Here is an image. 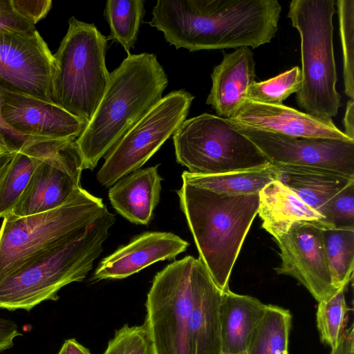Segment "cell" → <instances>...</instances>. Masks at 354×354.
Segmentation results:
<instances>
[{
    "mask_svg": "<svg viewBox=\"0 0 354 354\" xmlns=\"http://www.w3.org/2000/svg\"><path fill=\"white\" fill-rule=\"evenodd\" d=\"M277 0H159L149 25L176 49L257 48L278 30Z\"/></svg>",
    "mask_w": 354,
    "mask_h": 354,
    "instance_id": "obj_1",
    "label": "cell"
},
{
    "mask_svg": "<svg viewBox=\"0 0 354 354\" xmlns=\"http://www.w3.org/2000/svg\"><path fill=\"white\" fill-rule=\"evenodd\" d=\"M167 75L152 53L130 54L110 73L104 95L75 143L83 169L99 160L162 97Z\"/></svg>",
    "mask_w": 354,
    "mask_h": 354,
    "instance_id": "obj_2",
    "label": "cell"
},
{
    "mask_svg": "<svg viewBox=\"0 0 354 354\" xmlns=\"http://www.w3.org/2000/svg\"><path fill=\"white\" fill-rule=\"evenodd\" d=\"M176 193L199 257L217 287L230 289L232 268L258 214L259 193L227 196L184 182Z\"/></svg>",
    "mask_w": 354,
    "mask_h": 354,
    "instance_id": "obj_3",
    "label": "cell"
},
{
    "mask_svg": "<svg viewBox=\"0 0 354 354\" xmlns=\"http://www.w3.org/2000/svg\"><path fill=\"white\" fill-rule=\"evenodd\" d=\"M115 221L107 208L81 234L0 279V308L30 311L44 301H57L64 286L83 281L101 254Z\"/></svg>",
    "mask_w": 354,
    "mask_h": 354,
    "instance_id": "obj_4",
    "label": "cell"
},
{
    "mask_svg": "<svg viewBox=\"0 0 354 354\" xmlns=\"http://www.w3.org/2000/svg\"><path fill=\"white\" fill-rule=\"evenodd\" d=\"M334 0H293L288 17L301 40V85L299 106L313 117L332 120L342 106L333 51Z\"/></svg>",
    "mask_w": 354,
    "mask_h": 354,
    "instance_id": "obj_5",
    "label": "cell"
},
{
    "mask_svg": "<svg viewBox=\"0 0 354 354\" xmlns=\"http://www.w3.org/2000/svg\"><path fill=\"white\" fill-rule=\"evenodd\" d=\"M106 208L82 187L62 205L26 216L8 215L0 228V279L81 234Z\"/></svg>",
    "mask_w": 354,
    "mask_h": 354,
    "instance_id": "obj_6",
    "label": "cell"
},
{
    "mask_svg": "<svg viewBox=\"0 0 354 354\" xmlns=\"http://www.w3.org/2000/svg\"><path fill=\"white\" fill-rule=\"evenodd\" d=\"M108 39L93 24L72 17L54 54L52 102L90 122L107 86L105 57Z\"/></svg>",
    "mask_w": 354,
    "mask_h": 354,
    "instance_id": "obj_7",
    "label": "cell"
},
{
    "mask_svg": "<svg viewBox=\"0 0 354 354\" xmlns=\"http://www.w3.org/2000/svg\"><path fill=\"white\" fill-rule=\"evenodd\" d=\"M210 274L200 257L188 255L154 276L145 304L156 354H185L192 311Z\"/></svg>",
    "mask_w": 354,
    "mask_h": 354,
    "instance_id": "obj_8",
    "label": "cell"
},
{
    "mask_svg": "<svg viewBox=\"0 0 354 354\" xmlns=\"http://www.w3.org/2000/svg\"><path fill=\"white\" fill-rule=\"evenodd\" d=\"M173 141L177 162L192 174H218L270 163L228 119L209 113L185 120Z\"/></svg>",
    "mask_w": 354,
    "mask_h": 354,
    "instance_id": "obj_9",
    "label": "cell"
},
{
    "mask_svg": "<svg viewBox=\"0 0 354 354\" xmlns=\"http://www.w3.org/2000/svg\"><path fill=\"white\" fill-rule=\"evenodd\" d=\"M194 97L184 89L161 98L104 156L96 179L106 187L140 169L186 120Z\"/></svg>",
    "mask_w": 354,
    "mask_h": 354,
    "instance_id": "obj_10",
    "label": "cell"
},
{
    "mask_svg": "<svg viewBox=\"0 0 354 354\" xmlns=\"http://www.w3.org/2000/svg\"><path fill=\"white\" fill-rule=\"evenodd\" d=\"M82 170L75 140L51 139L10 215L26 216L62 205L81 187Z\"/></svg>",
    "mask_w": 354,
    "mask_h": 354,
    "instance_id": "obj_11",
    "label": "cell"
},
{
    "mask_svg": "<svg viewBox=\"0 0 354 354\" xmlns=\"http://www.w3.org/2000/svg\"><path fill=\"white\" fill-rule=\"evenodd\" d=\"M54 55L37 30L0 33V82L7 88L52 102Z\"/></svg>",
    "mask_w": 354,
    "mask_h": 354,
    "instance_id": "obj_12",
    "label": "cell"
},
{
    "mask_svg": "<svg viewBox=\"0 0 354 354\" xmlns=\"http://www.w3.org/2000/svg\"><path fill=\"white\" fill-rule=\"evenodd\" d=\"M232 124L271 164L318 167L354 176V140L295 138Z\"/></svg>",
    "mask_w": 354,
    "mask_h": 354,
    "instance_id": "obj_13",
    "label": "cell"
},
{
    "mask_svg": "<svg viewBox=\"0 0 354 354\" xmlns=\"http://www.w3.org/2000/svg\"><path fill=\"white\" fill-rule=\"evenodd\" d=\"M322 223L296 222L281 237L275 240L281 264L278 274L294 277L319 302L335 294L338 289L333 284L325 252Z\"/></svg>",
    "mask_w": 354,
    "mask_h": 354,
    "instance_id": "obj_14",
    "label": "cell"
},
{
    "mask_svg": "<svg viewBox=\"0 0 354 354\" xmlns=\"http://www.w3.org/2000/svg\"><path fill=\"white\" fill-rule=\"evenodd\" d=\"M1 95L3 120L26 138L75 141L88 124L53 102L12 90L3 84Z\"/></svg>",
    "mask_w": 354,
    "mask_h": 354,
    "instance_id": "obj_15",
    "label": "cell"
},
{
    "mask_svg": "<svg viewBox=\"0 0 354 354\" xmlns=\"http://www.w3.org/2000/svg\"><path fill=\"white\" fill-rule=\"evenodd\" d=\"M228 120L239 126L295 138L351 140L333 120L317 118L283 104L246 100Z\"/></svg>",
    "mask_w": 354,
    "mask_h": 354,
    "instance_id": "obj_16",
    "label": "cell"
},
{
    "mask_svg": "<svg viewBox=\"0 0 354 354\" xmlns=\"http://www.w3.org/2000/svg\"><path fill=\"white\" fill-rule=\"evenodd\" d=\"M189 243L166 232H147L101 260L93 279H122L165 260L174 259Z\"/></svg>",
    "mask_w": 354,
    "mask_h": 354,
    "instance_id": "obj_17",
    "label": "cell"
},
{
    "mask_svg": "<svg viewBox=\"0 0 354 354\" xmlns=\"http://www.w3.org/2000/svg\"><path fill=\"white\" fill-rule=\"evenodd\" d=\"M255 65L249 47L230 53L223 51L222 61L211 73L212 84L206 100L218 116L231 118L246 100L249 88L255 82Z\"/></svg>",
    "mask_w": 354,
    "mask_h": 354,
    "instance_id": "obj_18",
    "label": "cell"
},
{
    "mask_svg": "<svg viewBox=\"0 0 354 354\" xmlns=\"http://www.w3.org/2000/svg\"><path fill=\"white\" fill-rule=\"evenodd\" d=\"M273 165L276 171V180L322 215L332 227L328 223L332 203L339 192L354 183V176L318 167Z\"/></svg>",
    "mask_w": 354,
    "mask_h": 354,
    "instance_id": "obj_19",
    "label": "cell"
},
{
    "mask_svg": "<svg viewBox=\"0 0 354 354\" xmlns=\"http://www.w3.org/2000/svg\"><path fill=\"white\" fill-rule=\"evenodd\" d=\"M159 165L139 169L122 177L109 189L113 207L124 218L136 225H148L160 201L162 178Z\"/></svg>",
    "mask_w": 354,
    "mask_h": 354,
    "instance_id": "obj_20",
    "label": "cell"
},
{
    "mask_svg": "<svg viewBox=\"0 0 354 354\" xmlns=\"http://www.w3.org/2000/svg\"><path fill=\"white\" fill-rule=\"evenodd\" d=\"M266 308L257 298L222 291L219 306L222 354H246L252 335Z\"/></svg>",
    "mask_w": 354,
    "mask_h": 354,
    "instance_id": "obj_21",
    "label": "cell"
},
{
    "mask_svg": "<svg viewBox=\"0 0 354 354\" xmlns=\"http://www.w3.org/2000/svg\"><path fill=\"white\" fill-rule=\"evenodd\" d=\"M258 214L262 227L274 240L284 235L292 224L299 221L317 222L333 227L322 215L277 180L270 182L259 192Z\"/></svg>",
    "mask_w": 354,
    "mask_h": 354,
    "instance_id": "obj_22",
    "label": "cell"
},
{
    "mask_svg": "<svg viewBox=\"0 0 354 354\" xmlns=\"http://www.w3.org/2000/svg\"><path fill=\"white\" fill-rule=\"evenodd\" d=\"M221 293L210 276L201 289L188 321L185 354H222L219 320Z\"/></svg>",
    "mask_w": 354,
    "mask_h": 354,
    "instance_id": "obj_23",
    "label": "cell"
},
{
    "mask_svg": "<svg viewBox=\"0 0 354 354\" xmlns=\"http://www.w3.org/2000/svg\"><path fill=\"white\" fill-rule=\"evenodd\" d=\"M50 140H28L0 173V218L10 215L17 205Z\"/></svg>",
    "mask_w": 354,
    "mask_h": 354,
    "instance_id": "obj_24",
    "label": "cell"
},
{
    "mask_svg": "<svg viewBox=\"0 0 354 354\" xmlns=\"http://www.w3.org/2000/svg\"><path fill=\"white\" fill-rule=\"evenodd\" d=\"M183 182L227 196L259 193L265 186L276 180L272 164L252 169L218 174H196L188 171L182 174Z\"/></svg>",
    "mask_w": 354,
    "mask_h": 354,
    "instance_id": "obj_25",
    "label": "cell"
},
{
    "mask_svg": "<svg viewBox=\"0 0 354 354\" xmlns=\"http://www.w3.org/2000/svg\"><path fill=\"white\" fill-rule=\"evenodd\" d=\"M292 315L288 310L271 304L250 339L246 354H289Z\"/></svg>",
    "mask_w": 354,
    "mask_h": 354,
    "instance_id": "obj_26",
    "label": "cell"
},
{
    "mask_svg": "<svg viewBox=\"0 0 354 354\" xmlns=\"http://www.w3.org/2000/svg\"><path fill=\"white\" fill-rule=\"evenodd\" d=\"M322 236L333 284L346 287L354 270V228L322 227Z\"/></svg>",
    "mask_w": 354,
    "mask_h": 354,
    "instance_id": "obj_27",
    "label": "cell"
},
{
    "mask_svg": "<svg viewBox=\"0 0 354 354\" xmlns=\"http://www.w3.org/2000/svg\"><path fill=\"white\" fill-rule=\"evenodd\" d=\"M144 0H109L104 17L110 26L107 37L122 46L128 55L137 41L145 15Z\"/></svg>",
    "mask_w": 354,
    "mask_h": 354,
    "instance_id": "obj_28",
    "label": "cell"
},
{
    "mask_svg": "<svg viewBox=\"0 0 354 354\" xmlns=\"http://www.w3.org/2000/svg\"><path fill=\"white\" fill-rule=\"evenodd\" d=\"M346 287L341 288L332 296L318 302L317 326L320 339L331 350L335 348L346 329L348 313L351 310L345 299Z\"/></svg>",
    "mask_w": 354,
    "mask_h": 354,
    "instance_id": "obj_29",
    "label": "cell"
},
{
    "mask_svg": "<svg viewBox=\"0 0 354 354\" xmlns=\"http://www.w3.org/2000/svg\"><path fill=\"white\" fill-rule=\"evenodd\" d=\"M301 71L294 66L265 81L254 82L249 88L246 100L262 104H282L301 85Z\"/></svg>",
    "mask_w": 354,
    "mask_h": 354,
    "instance_id": "obj_30",
    "label": "cell"
},
{
    "mask_svg": "<svg viewBox=\"0 0 354 354\" xmlns=\"http://www.w3.org/2000/svg\"><path fill=\"white\" fill-rule=\"evenodd\" d=\"M345 94L354 100V0H337Z\"/></svg>",
    "mask_w": 354,
    "mask_h": 354,
    "instance_id": "obj_31",
    "label": "cell"
},
{
    "mask_svg": "<svg viewBox=\"0 0 354 354\" xmlns=\"http://www.w3.org/2000/svg\"><path fill=\"white\" fill-rule=\"evenodd\" d=\"M103 354H156L147 324H124L115 332Z\"/></svg>",
    "mask_w": 354,
    "mask_h": 354,
    "instance_id": "obj_32",
    "label": "cell"
},
{
    "mask_svg": "<svg viewBox=\"0 0 354 354\" xmlns=\"http://www.w3.org/2000/svg\"><path fill=\"white\" fill-rule=\"evenodd\" d=\"M328 223L333 227L354 228V183L347 186L334 198Z\"/></svg>",
    "mask_w": 354,
    "mask_h": 354,
    "instance_id": "obj_33",
    "label": "cell"
},
{
    "mask_svg": "<svg viewBox=\"0 0 354 354\" xmlns=\"http://www.w3.org/2000/svg\"><path fill=\"white\" fill-rule=\"evenodd\" d=\"M35 26L14 10L10 0H0V33L8 32L32 33Z\"/></svg>",
    "mask_w": 354,
    "mask_h": 354,
    "instance_id": "obj_34",
    "label": "cell"
},
{
    "mask_svg": "<svg viewBox=\"0 0 354 354\" xmlns=\"http://www.w3.org/2000/svg\"><path fill=\"white\" fill-rule=\"evenodd\" d=\"M16 12L35 24L44 18L52 7L50 0H10Z\"/></svg>",
    "mask_w": 354,
    "mask_h": 354,
    "instance_id": "obj_35",
    "label": "cell"
},
{
    "mask_svg": "<svg viewBox=\"0 0 354 354\" xmlns=\"http://www.w3.org/2000/svg\"><path fill=\"white\" fill-rule=\"evenodd\" d=\"M2 84L0 82V151L1 153H16L25 143L32 138H26L10 128L3 120L1 113Z\"/></svg>",
    "mask_w": 354,
    "mask_h": 354,
    "instance_id": "obj_36",
    "label": "cell"
},
{
    "mask_svg": "<svg viewBox=\"0 0 354 354\" xmlns=\"http://www.w3.org/2000/svg\"><path fill=\"white\" fill-rule=\"evenodd\" d=\"M21 335L14 321L0 317V352L12 348L14 339Z\"/></svg>",
    "mask_w": 354,
    "mask_h": 354,
    "instance_id": "obj_37",
    "label": "cell"
},
{
    "mask_svg": "<svg viewBox=\"0 0 354 354\" xmlns=\"http://www.w3.org/2000/svg\"><path fill=\"white\" fill-rule=\"evenodd\" d=\"M330 354H354V329L353 324L346 328L335 347Z\"/></svg>",
    "mask_w": 354,
    "mask_h": 354,
    "instance_id": "obj_38",
    "label": "cell"
},
{
    "mask_svg": "<svg viewBox=\"0 0 354 354\" xmlns=\"http://www.w3.org/2000/svg\"><path fill=\"white\" fill-rule=\"evenodd\" d=\"M344 134L351 140H354V100L350 99L346 104L343 119Z\"/></svg>",
    "mask_w": 354,
    "mask_h": 354,
    "instance_id": "obj_39",
    "label": "cell"
},
{
    "mask_svg": "<svg viewBox=\"0 0 354 354\" xmlns=\"http://www.w3.org/2000/svg\"><path fill=\"white\" fill-rule=\"evenodd\" d=\"M58 354H91L88 348L83 346L75 339L65 340Z\"/></svg>",
    "mask_w": 354,
    "mask_h": 354,
    "instance_id": "obj_40",
    "label": "cell"
},
{
    "mask_svg": "<svg viewBox=\"0 0 354 354\" xmlns=\"http://www.w3.org/2000/svg\"><path fill=\"white\" fill-rule=\"evenodd\" d=\"M15 153H0V173L3 170L7 164L12 158Z\"/></svg>",
    "mask_w": 354,
    "mask_h": 354,
    "instance_id": "obj_41",
    "label": "cell"
},
{
    "mask_svg": "<svg viewBox=\"0 0 354 354\" xmlns=\"http://www.w3.org/2000/svg\"><path fill=\"white\" fill-rule=\"evenodd\" d=\"M0 153H1V151H0Z\"/></svg>",
    "mask_w": 354,
    "mask_h": 354,
    "instance_id": "obj_42",
    "label": "cell"
}]
</instances>
